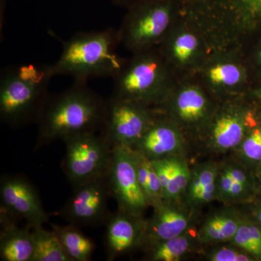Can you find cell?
<instances>
[{"label":"cell","mask_w":261,"mask_h":261,"mask_svg":"<svg viewBox=\"0 0 261 261\" xmlns=\"http://www.w3.org/2000/svg\"><path fill=\"white\" fill-rule=\"evenodd\" d=\"M195 76L216 102L250 94L257 84L244 51L213 49Z\"/></svg>","instance_id":"obj_7"},{"label":"cell","mask_w":261,"mask_h":261,"mask_svg":"<svg viewBox=\"0 0 261 261\" xmlns=\"http://www.w3.org/2000/svg\"><path fill=\"white\" fill-rule=\"evenodd\" d=\"M259 178H260V182L261 184V162H260V169H259Z\"/></svg>","instance_id":"obj_36"},{"label":"cell","mask_w":261,"mask_h":261,"mask_svg":"<svg viewBox=\"0 0 261 261\" xmlns=\"http://www.w3.org/2000/svg\"><path fill=\"white\" fill-rule=\"evenodd\" d=\"M222 1L181 0V15L197 25L206 36L211 20Z\"/></svg>","instance_id":"obj_23"},{"label":"cell","mask_w":261,"mask_h":261,"mask_svg":"<svg viewBox=\"0 0 261 261\" xmlns=\"http://www.w3.org/2000/svg\"><path fill=\"white\" fill-rule=\"evenodd\" d=\"M111 97L157 107L177 77L159 47L132 54L113 79Z\"/></svg>","instance_id":"obj_4"},{"label":"cell","mask_w":261,"mask_h":261,"mask_svg":"<svg viewBox=\"0 0 261 261\" xmlns=\"http://www.w3.org/2000/svg\"><path fill=\"white\" fill-rule=\"evenodd\" d=\"M108 177L118 210L142 216L149 204L139 183L134 149L113 147Z\"/></svg>","instance_id":"obj_13"},{"label":"cell","mask_w":261,"mask_h":261,"mask_svg":"<svg viewBox=\"0 0 261 261\" xmlns=\"http://www.w3.org/2000/svg\"><path fill=\"white\" fill-rule=\"evenodd\" d=\"M191 178V171L185 160L174 155L172 174L167 187L163 192V200H178L180 197L186 192Z\"/></svg>","instance_id":"obj_26"},{"label":"cell","mask_w":261,"mask_h":261,"mask_svg":"<svg viewBox=\"0 0 261 261\" xmlns=\"http://www.w3.org/2000/svg\"><path fill=\"white\" fill-rule=\"evenodd\" d=\"M217 168L214 165H201L191 172L186 192L189 205L197 207L209 203L216 199Z\"/></svg>","instance_id":"obj_19"},{"label":"cell","mask_w":261,"mask_h":261,"mask_svg":"<svg viewBox=\"0 0 261 261\" xmlns=\"http://www.w3.org/2000/svg\"><path fill=\"white\" fill-rule=\"evenodd\" d=\"M231 243L261 260V227L249 219L240 220L236 234Z\"/></svg>","instance_id":"obj_25"},{"label":"cell","mask_w":261,"mask_h":261,"mask_svg":"<svg viewBox=\"0 0 261 261\" xmlns=\"http://www.w3.org/2000/svg\"><path fill=\"white\" fill-rule=\"evenodd\" d=\"M105 233V249L108 260L143 246L146 220L137 216L118 210L108 220Z\"/></svg>","instance_id":"obj_15"},{"label":"cell","mask_w":261,"mask_h":261,"mask_svg":"<svg viewBox=\"0 0 261 261\" xmlns=\"http://www.w3.org/2000/svg\"><path fill=\"white\" fill-rule=\"evenodd\" d=\"M186 139L181 129L158 109L153 121L132 148L153 161L175 155Z\"/></svg>","instance_id":"obj_16"},{"label":"cell","mask_w":261,"mask_h":261,"mask_svg":"<svg viewBox=\"0 0 261 261\" xmlns=\"http://www.w3.org/2000/svg\"><path fill=\"white\" fill-rule=\"evenodd\" d=\"M217 102L195 75L177 79L158 109L181 129L187 138L202 140Z\"/></svg>","instance_id":"obj_6"},{"label":"cell","mask_w":261,"mask_h":261,"mask_svg":"<svg viewBox=\"0 0 261 261\" xmlns=\"http://www.w3.org/2000/svg\"><path fill=\"white\" fill-rule=\"evenodd\" d=\"M255 217L257 224H258L259 226L261 227V208H258L255 211Z\"/></svg>","instance_id":"obj_34"},{"label":"cell","mask_w":261,"mask_h":261,"mask_svg":"<svg viewBox=\"0 0 261 261\" xmlns=\"http://www.w3.org/2000/svg\"><path fill=\"white\" fill-rule=\"evenodd\" d=\"M237 4L253 16L261 18V0H234Z\"/></svg>","instance_id":"obj_31"},{"label":"cell","mask_w":261,"mask_h":261,"mask_svg":"<svg viewBox=\"0 0 261 261\" xmlns=\"http://www.w3.org/2000/svg\"><path fill=\"white\" fill-rule=\"evenodd\" d=\"M113 4L116 5V6L120 7V8H125V9H128L130 6L135 5L137 2L140 0H111Z\"/></svg>","instance_id":"obj_32"},{"label":"cell","mask_w":261,"mask_h":261,"mask_svg":"<svg viewBox=\"0 0 261 261\" xmlns=\"http://www.w3.org/2000/svg\"><path fill=\"white\" fill-rule=\"evenodd\" d=\"M63 142L62 168L73 187L107 174L113 147L100 132L75 136Z\"/></svg>","instance_id":"obj_9"},{"label":"cell","mask_w":261,"mask_h":261,"mask_svg":"<svg viewBox=\"0 0 261 261\" xmlns=\"http://www.w3.org/2000/svg\"><path fill=\"white\" fill-rule=\"evenodd\" d=\"M176 201L163 200L154 206L150 219L146 221L143 246L169 240L186 232L190 225V216L178 207Z\"/></svg>","instance_id":"obj_17"},{"label":"cell","mask_w":261,"mask_h":261,"mask_svg":"<svg viewBox=\"0 0 261 261\" xmlns=\"http://www.w3.org/2000/svg\"></svg>","instance_id":"obj_37"},{"label":"cell","mask_w":261,"mask_h":261,"mask_svg":"<svg viewBox=\"0 0 261 261\" xmlns=\"http://www.w3.org/2000/svg\"><path fill=\"white\" fill-rule=\"evenodd\" d=\"M257 86L261 84V35L243 50Z\"/></svg>","instance_id":"obj_29"},{"label":"cell","mask_w":261,"mask_h":261,"mask_svg":"<svg viewBox=\"0 0 261 261\" xmlns=\"http://www.w3.org/2000/svg\"><path fill=\"white\" fill-rule=\"evenodd\" d=\"M181 0H140L127 9L118 29L121 44L132 54L159 47L181 16Z\"/></svg>","instance_id":"obj_5"},{"label":"cell","mask_w":261,"mask_h":261,"mask_svg":"<svg viewBox=\"0 0 261 261\" xmlns=\"http://www.w3.org/2000/svg\"><path fill=\"white\" fill-rule=\"evenodd\" d=\"M239 147L243 157L249 162H261V121L252 127Z\"/></svg>","instance_id":"obj_27"},{"label":"cell","mask_w":261,"mask_h":261,"mask_svg":"<svg viewBox=\"0 0 261 261\" xmlns=\"http://www.w3.org/2000/svg\"><path fill=\"white\" fill-rule=\"evenodd\" d=\"M252 95L256 98L257 100L261 101V84L257 86L251 92Z\"/></svg>","instance_id":"obj_33"},{"label":"cell","mask_w":261,"mask_h":261,"mask_svg":"<svg viewBox=\"0 0 261 261\" xmlns=\"http://www.w3.org/2000/svg\"><path fill=\"white\" fill-rule=\"evenodd\" d=\"M121 44L118 29L81 32L63 42L59 58L51 64L53 75H67L75 81L114 78L126 58L117 53Z\"/></svg>","instance_id":"obj_2"},{"label":"cell","mask_w":261,"mask_h":261,"mask_svg":"<svg viewBox=\"0 0 261 261\" xmlns=\"http://www.w3.org/2000/svg\"><path fill=\"white\" fill-rule=\"evenodd\" d=\"M34 254L32 261H71L65 253L56 233L43 226L32 228Z\"/></svg>","instance_id":"obj_21"},{"label":"cell","mask_w":261,"mask_h":261,"mask_svg":"<svg viewBox=\"0 0 261 261\" xmlns=\"http://www.w3.org/2000/svg\"><path fill=\"white\" fill-rule=\"evenodd\" d=\"M54 76L51 65L10 67L0 78V118L13 128L37 122Z\"/></svg>","instance_id":"obj_3"},{"label":"cell","mask_w":261,"mask_h":261,"mask_svg":"<svg viewBox=\"0 0 261 261\" xmlns=\"http://www.w3.org/2000/svg\"><path fill=\"white\" fill-rule=\"evenodd\" d=\"M107 106L108 100L84 82L75 81L68 89L49 95L36 122L35 149L56 141L100 132Z\"/></svg>","instance_id":"obj_1"},{"label":"cell","mask_w":261,"mask_h":261,"mask_svg":"<svg viewBox=\"0 0 261 261\" xmlns=\"http://www.w3.org/2000/svg\"><path fill=\"white\" fill-rule=\"evenodd\" d=\"M134 150L139 183L149 205L154 207L163 200L161 182L150 160L140 151Z\"/></svg>","instance_id":"obj_22"},{"label":"cell","mask_w":261,"mask_h":261,"mask_svg":"<svg viewBox=\"0 0 261 261\" xmlns=\"http://www.w3.org/2000/svg\"><path fill=\"white\" fill-rule=\"evenodd\" d=\"M157 113L154 107L111 97L100 134L113 147L132 148L150 126Z\"/></svg>","instance_id":"obj_11"},{"label":"cell","mask_w":261,"mask_h":261,"mask_svg":"<svg viewBox=\"0 0 261 261\" xmlns=\"http://www.w3.org/2000/svg\"><path fill=\"white\" fill-rule=\"evenodd\" d=\"M110 197L107 173L73 187V193L59 215L68 224L80 227L106 224L112 214L108 208Z\"/></svg>","instance_id":"obj_12"},{"label":"cell","mask_w":261,"mask_h":261,"mask_svg":"<svg viewBox=\"0 0 261 261\" xmlns=\"http://www.w3.org/2000/svg\"><path fill=\"white\" fill-rule=\"evenodd\" d=\"M1 213L15 220L24 219L33 228L49 223V216L37 189L20 175H3L0 181Z\"/></svg>","instance_id":"obj_14"},{"label":"cell","mask_w":261,"mask_h":261,"mask_svg":"<svg viewBox=\"0 0 261 261\" xmlns=\"http://www.w3.org/2000/svg\"><path fill=\"white\" fill-rule=\"evenodd\" d=\"M51 229L56 233L65 253L71 261L92 260L96 245L92 239L86 236L80 226L68 224L58 226L49 223Z\"/></svg>","instance_id":"obj_20"},{"label":"cell","mask_w":261,"mask_h":261,"mask_svg":"<svg viewBox=\"0 0 261 261\" xmlns=\"http://www.w3.org/2000/svg\"><path fill=\"white\" fill-rule=\"evenodd\" d=\"M224 168L233 181L243 184V185L252 190L253 184H252L251 178L241 166H238V165H229V166H226Z\"/></svg>","instance_id":"obj_30"},{"label":"cell","mask_w":261,"mask_h":261,"mask_svg":"<svg viewBox=\"0 0 261 261\" xmlns=\"http://www.w3.org/2000/svg\"><path fill=\"white\" fill-rule=\"evenodd\" d=\"M207 260L211 261H252L255 257L240 247H223L209 253Z\"/></svg>","instance_id":"obj_28"},{"label":"cell","mask_w":261,"mask_h":261,"mask_svg":"<svg viewBox=\"0 0 261 261\" xmlns=\"http://www.w3.org/2000/svg\"><path fill=\"white\" fill-rule=\"evenodd\" d=\"M258 101V106H257V117L259 121H261V101Z\"/></svg>","instance_id":"obj_35"},{"label":"cell","mask_w":261,"mask_h":261,"mask_svg":"<svg viewBox=\"0 0 261 261\" xmlns=\"http://www.w3.org/2000/svg\"><path fill=\"white\" fill-rule=\"evenodd\" d=\"M191 239L187 232L169 240L149 245V260L152 261H177L190 249Z\"/></svg>","instance_id":"obj_24"},{"label":"cell","mask_w":261,"mask_h":261,"mask_svg":"<svg viewBox=\"0 0 261 261\" xmlns=\"http://www.w3.org/2000/svg\"><path fill=\"white\" fill-rule=\"evenodd\" d=\"M158 47L177 79L195 75L211 51L205 34L182 15Z\"/></svg>","instance_id":"obj_10"},{"label":"cell","mask_w":261,"mask_h":261,"mask_svg":"<svg viewBox=\"0 0 261 261\" xmlns=\"http://www.w3.org/2000/svg\"><path fill=\"white\" fill-rule=\"evenodd\" d=\"M1 215L0 258L3 261H32L34 254L32 227L27 224L19 227L14 219L4 213Z\"/></svg>","instance_id":"obj_18"},{"label":"cell","mask_w":261,"mask_h":261,"mask_svg":"<svg viewBox=\"0 0 261 261\" xmlns=\"http://www.w3.org/2000/svg\"><path fill=\"white\" fill-rule=\"evenodd\" d=\"M257 106L251 93L217 102L202 140L216 152L239 147L259 122Z\"/></svg>","instance_id":"obj_8"}]
</instances>
